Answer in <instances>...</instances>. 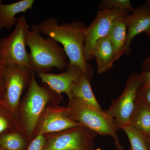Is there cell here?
<instances>
[{"mask_svg": "<svg viewBox=\"0 0 150 150\" xmlns=\"http://www.w3.org/2000/svg\"><path fill=\"white\" fill-rule=\"evenodd\" d=\"M37 25L40 33L48 35L63 45L65 54L69 60V64L79 67L91 79L93 69L84 58L83 47L87 27L83 22L76 21L59 24L56 18L49 17Z\"/></svg>", "mask_w": 150, "mask_h": 150, "instance_id": "1", "label": "cell"}, {"mask_svg": "<svg viewBox=\"0 0 150 150\" xmlns=\"http://www.w3.org/2000/svg\"><path fill=\"white\" fill-rule=\"evenodd\" d=\"M45 85L43 86L38 83L33 72L27 93L20 104L17 118L20 131L26 139L35 137L40 118L50 102L62 99L61 95Z\"/></svg>", "mask_w": 150, "mask_h": 150, "instance_id": "2", "label": "cell"}, {"mask_svg": "<svg viewBox=\"0 0 150 150\" xmlns=\"http://www.w3.org/2000/svg\"><path fill=\"white\" fill-rule=\"evenodd\" d=\"M40 33L37 25H33L26 32L25 43L30 50V69L38 74L48 73L54 67L65 69L69 64L63 48L53 38H45Z\"/></svg>", "mask_w": 150, "mask_h": 150, "instance_id": "3", "label": "cell"}, {"mask_svg": "<svg viewBox=\"0 0 150 150\" xmlns=\"http://www.w3.org/2000/svg\"><path fill=\"white\" fill-rule=\"evenodd\" d=\"M65 114L69 118L100 136H109L114 139L117 147L121 149L114 121L105 112L90 106L79 98L69 100L68 106L64 107Z\"/></svg>", "mask_w": 150, "mask_h": 150, "instance_id": "4", "label": "cell"}, {"mask_svg": "<svg viewBox=\"0 0 150 150\" xmlns=\"http://www.w3.org/2000/svg\"><path fill=\"white\" fill-rule=\"evenodd\" d=\"M33 71L25 66L8 64L4 76L2 105L17 120L22 94L29 86Z\"/></svg>", "mask_w": 150, "mask_h": 150, "instance_id": "5", "label": "cell"}, {"mask_svg": "<svg viewBox=\"0 0 150 150\" xmlns=\"http://www.w3.org/2000/svg\"><path fill=\"white\" fill-rule=\"evenodd\" d=\"M29 25L24 16L16 19L14 29L8 36L0 38V54L6 64L30 68L29 54L26 51L25 35Z\"/></svg>", "mask_w": 150, "mask_h": 150, "instance_id": "6", "label": "cell"}, {"mask_svg": "<svg viewBox=\"0 0 150 150\" xmlns=\"http://www.w3.org/2000/svg\"><path fill=\"white\" fill-rule=\"evenodd\" d=\"M142 86L140 74H131L127 79L123 92L113 100L110 108L105 111L114 121L117 130L129 125Z\"/></svg>", "mask_w": 150, "mask_h": 150, "instance_id": "7", "label": "cell"}, {"mask_svg": "<svg viewBox=\"0 0 150 150\" xmlns=\"http://www.w3.org/2000/svg\"><path fill=\"white\" fill-rule=\"evenodd\" d=\"M97 135L81 126L47 134L43 150H83L85 147L92 144Z\"/></svg>", "mask_w": 150, "mask_h": 150, "instance_id": "8", "label": "cell"}, {"mask_svg": "<svg viewBox=\"0 0 150 150\" xmlns=\"http://www.w3.org/2000/svg\"><path fill=\"white\" fill-rule=\"evenodd\" d=\"M128 12L119 8L98 11L93 21L85 30L83 56L86 62L88 63L93 59V51L95 45L98 40L108 35L114 19Z\"/></svg>", "mask_w": 150, "mask_h": 150, "instance_id": "9", "label": "cell"}, {"mask_svg": "<svg viewBox=\"0 0 150 150\" xmlns=\"http://www.w3.org/2000/svg\"><path fill=\"white\" fill-rule=\"evenodd\" d=\"M64 107L50 106L46 108L38 125L35 136L38 134H54L81 126L66 115Z\"/></svg>", "mask_w": 150, "mask_h": 150, "instance_id": "10", "label": "cell"}, {"mask_svg": "<svg viewBox=\"0 0 150 150\" xmlns=\"http://www.w3.org/2000/svg\"><path fill=\"white\" fill-rule=\"evenodd\" d=\"M83 73L79 67L69 64L67 71L61 74L40 73L38 74L43 83L51 90L59 94H66L69 100L71 98L72 88L74 83Z\"/></svg>", "mask_w": 150, "mask_h": 150, "instance_id": "11", "label": "cell"}, {"mask_svg": "<svg viewBox=\"0 0 150 150\" xmlns=\"http://www.w3.org/2000/svg\"><path fill=\"white\" fill-rule=\"evenodd\" d=\"M127 38L124 53L131 54V45L133 39L137 35L146 32L150 27V1L135 9L129 14L126 20Z\"/></svg>", "mask_w": 150, "mask_h": 150, "instance_id": "12", "label": "cell"}, {"mask_svg": "<svg viewBox=\"0 0 150 150\" xmlns=\"http://www.w3.org/2000/svg\"><path fill=\"white\" fill-rule=\"evenodd\" d=\"M129 13H123L114 19L108 35L114 49L116 61L124 54L127 38L126 20Z\"/></svg>", "mask_w": 150, "mask_h": 150, "instance_id": "13", "label": "cell"}, {"mask_svg": "<svg viewBox=\"0 0 150 150\" xmlns=\"http://www.w3.org/2000/svg\"><path fill=\"white\" fill-rule=\"evenodd\" d=\"M93 56L96 61L98 74L105 72L112 68L116 61L114 49L108 35L97 41Z\"/></svg>", "mask_w": 150, "mask_h": 150, "instance_id": "14", "label": "cell"}, {"mask_svg": "<svg viewBox=\"0 0 150 150\" xmlns=\"http://www.w3.org/2000/svg\"><path fill=\"white\" fill-rule=\"evenodd\" d=\"M129 125L139 131L146 139H150V107L139 93Z\"/></svg>", "mask_w": 150, "mask_h": 150, "instance_id": "15", "label": "cell"}, {"mask_svg": "<svg viewBox=\"0 0 150 150\" xmlns=\"http://www.w3.org/2000/svg\"><path fill=\"white\" fill-rule=\"evenodd\" d=\"M35 1L22 0L12 4H0V29H10L16 23V15L31 9Z\"/></svg>", "mask_w": 150, "mask_h": 150, "instance_id": "16", "label": "cell"}, {"mask_svg": "<svg viewBox=\"0 0 150 150\" xmlns=\"http://www.w3.org/2000/svg\"><path fill=\"white\" fill-rule=\"evenodd\" d=\"M91 80V79L83 73L73 86L71 98H77L97 110L103 111L92 90L90 83Z\"/></svg>", "mask_w": 150, "mask_h": 150, "instance_id": "17", "label": "cell"}, {"mask_svg": "<svg viewBox=\"0 0 150 150\" xmlns=\"http://www.w3.org/2000/svg\"><path fill=\"white\" fill-rule=\"evenodd\" d=\"M25 138L18 130L7 131L0 135V148L4 150H23Z\"/></svg>", "mask_w": 150, "mask_h": 150, "instance_id": "18", "label": "cell"}, {"mask_svg": "<svg viewBox=\"0 0 150 150\" xmlns=\"http://www.w3.org/2000/svg\"><path fill=\"white\" fill-rule=\"evenodd\" d=\"M14 130L20 131L16 118L2 104L0 105V135Z\"/></svg>", "mask_w": 150, "mask_h": 150, "instance_id": "19", "label": "cell"}, {"mask_svg": "<svg viewBox=\"0 0 150 150\" xmlns=\"http://www.w3.org/2000/svg\"><path fill=\"white\" fill-rule=\"evenodd\" d=\"M127 135L131 145V150H149L146 139L131 125L122 129Z\"/></svg>", "mask_w": 150, "mask_h": 150, "instance_id": "20", "label": "cell"}, {"mask_svg": "<svg viewBox=\"0 0 150 150\" xmlns=\"http://www.w3.org/2000/svg\"><path fill=\"white\" fill-rule=\"evenodd\" d=\"M98 7L100 10L119 8L132 12L135 8L129 0H103L101 1Z\"/></svg>", "mask_w": 150, "mask_h": 150, "instance_id": "21", "label": "cell"}, {"mask_svg": "<svg viewBox=\"0 0 150 150\" xmlns=\"http://www.w3.org/2000/svg\"><path fill=\"white\" fill-rule=\"evenodd\" d=\"M46 144L45 135L41 134H37L31 141L27 150H43Z\"/></svg>", "mask_w": 150, "mask_h": 150, "instance_id": "22", "label": "cell"}, {"mask_svg": "<svg viewBox=\"0 0 150 150\" xmlns=\"http://www.w3.org/2000/svg\"><path fill=\"white\" fill-rule=\"evenodd\" d=\"M6 65V62L0 54V97L1 98L4 92V76Z\"/></svg>", "mask_w": 150, "mask_h": 150, "instance_id": "23", "label": "cell"}, {"mask_svg": "<svg viewBox=\"0 0 150 150\" xmlns=\"http://www.w3.org/2000/svg\"><path fill=\"white\" fill-rule=\"evenodd\" d=\"M140 79L142 86L143 87H150V70L143 71L140 74Z\"/></svg>", "mask_w": 150, "mask_h": 150, "instance_id": "24", "label": "cell"}, {"mask_svg": "<svg viewBox=\"0 0 150 150\" xmlns=\"http://www.w3.org/2000/svg\"><path fill=\"white\" fill-rule=\"evenodd\" d=\"M139 94L150 107V87H143L142 86L139 91Z\"/></svg>", "mask_w": 150, "mask_h": 150, "instance_id": "25", "label": "cell"}, {"mask_svg": "<svg viewBox=\"0 0 150 150\" xmlns=\"http://www.w3.org/2000/svg\"><path fill=\"white\" fill-rule=\"evenodd\" d=\"M142 67L143 71H147L150 70V55L143 62Z\"/></svg>", "mask_w": 150, "mask_h": 150, "instance_id": "26", "label": "cell"}, {"mask_svg": "<svg viewBox=\"0 0 150 150\" xmlns=\"http://www.w3.org/2000/svg\"><path fill=\"white\" fill-rule=\"evenodd\" d=\"M146 142L148 149H149V150H150V139H146Z\"/></svg>", "mask_w": 150, "mask_h": 150, "instance_id": "27", "label": "cell"}, {"mask_svg": "<svg viewBox=\"0 0 150 150\" xmlns=\"http://www.w3.org/2000/svg\"><path fill=\"white\" fill-rule=\"evenodd\" d=\"M145 33H146L147 35L148 36H149V38H150V27Z\"/></svg>", "mask_w": 150, "mask_h": 150, "instance_id": "28", "label": "cell"}, {"mask_svg": "<svg viewBox=\"0 0 150 150\" xmlns=\"http://www.w3.org/2000/svg\"><path fill=\"white\" fill-rule=\"evenodd\" d=\"M2 104V101L1 98L0 97V105Z\"/></svg>", "mask_w": 150, "mask_h": 150, "instance_id": "29", "label": "cell"}, {"mask_svg": "<svg viewBox=\"0 0 150 150\" xmlns=\"http://www.w3.org/2000/svg\"><path fill=\"white\" fill-rule=\"evenodd\" d=\"M0 150H4L2 149H1V148H0Z\"/></svg>", "mask_w": 150, "mask_h": 150, "instance_id": "30", "label": "cell"}, {"mask_svg": "<svg viewBox=\"0 0 150 150\" xmlns=\"http://www.w3.org/2000/svg\"><path fill=\"white\" fill-rule=\"evenodd\" d=\"M1 1H0V4H1Z\"/></svg>", "mask_w": 150, "mask_h": 150, "instance_id": "31", "label": "cell"}]
</instances>
